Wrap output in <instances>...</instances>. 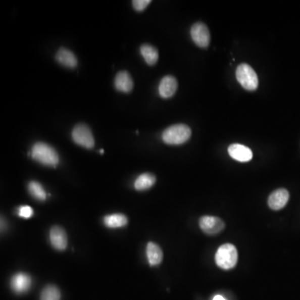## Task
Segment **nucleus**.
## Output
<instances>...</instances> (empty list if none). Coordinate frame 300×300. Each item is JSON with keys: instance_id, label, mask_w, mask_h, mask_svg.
<instances>
[{"instance_id": "obj_9", "label": "nucleus", "mask_w": 300, "mask_h": 300, "mask_svg": "<svg viewBox=\"0 0 300 300\" xmlns=\"http://www.w3.org/2000/svg\"><path fill=\"white\" fill-rule=\"evenodd\" d=\"M289 198V193L285 188H279L269 195L268 205L273 210H279L285 207Z\"/></svg>"}, {"instance_id": "obj_10", "label": "nucleus", "mask_w": 300, "mask_h": 300, "mask_svg": "<svg viewBox=\"0 0 300 300\" xmlns=\"http://www.w3.org/2000/svg\"><path fill=\"white\" fill-rule=\"evenodd\" d=\"M228 152L232 159L239 162H248L253 159L252 150L239 143L231 144L228 148Z\"/></svg>"}, {"instance_id": "obj_11", "label": "nucleus", "mask_w": 300, "mask_h": 300, "mask_svg": "<svg viewBox=\"0 0 300 300\" xmlns=\"http://www.w3.org/2000/svg\"><path fill=\"white\" fill-rule=\"evenodd\" d=\"M50 242L55 249L63 251L68 245V238L65 230L61 227H53L49 233Z\"/></svg>"}, {"instance_id": "obj_21", "label": "nucleus", "mask_w": 300, "mask_h": 300, "mask_svg": "<svg viewBox=\"0 0 300 300\" xmlns=\"http://www.w3.org/2000/svg\"><path fill=\"white\" fill-rule=\"evenodd\" d=\"M151 1L150 0H133L132 4H133V7L136 11L138 12H142L145 10L146 8L148 7Z\"/></svg>"}, {"instance_id": "obj_15", "label": "nucleus", "mask_w": 300, "mask_h": 300, "mask_svg": "<svg viewBox=\"0 0 300 300\" xmlns=\"http://www.w3.org/2000/svg\"><path fill=\"white\" fill-rule=\"evenodd\" d=\"M146 254H147L148 263L151 266H157L162 262V249L156 243L149 242L146 248Z\"/></svg>"}, {"instance_id": "obj_23", "label": "nucleus", "mask_w": 300, "mask_h": 300, "mask_svg": "<svg viewBox=\"0 0 300 300\" xmlns=\"http://www.w3.org/2000/svg\"><path fill=\"white\" fill-rule=\"evenodd\" d=\"M213 300H226L225 298L221 295H216L215 298H213Z\"/></svg>"}, {"instance_id": "obj_1", "label": "nucleus", "mask_w": 300, "mask_h": 300, "mask_svg": "<svg viewBox=\"0 0 300 300\" xmlns=\"http://www.w3.org/2000/svg\"><path fill=\"white\" fill-rule=\"evenodd\" d=\"M31 156L33 160L45 166L56 167L60 162L57 151L43 142H38L33 146Z\"/></svg>"}, {"instance_id": "obj_14", "label": "nucleus", "mask_w": 300, "mask_h": 300, "mask_svg": "<svg viewBox=\"0 0 300 300\" xmlns=\"http://www.w3.org/2000/svg\"><path fill=\"white\" fill-rule=\"evenodd\" d=\"M56 60L63 66L74 69L78 65V60L74 53L65 48H60L56 54Z\"/></svg>"}, {"instance_id": "obj_13", "label": "nucleus", "mask_w": 300, "mask_h": 300, "mask_svg": "<svg viewBox=\"0 0 300 300\" xmlns=\"http://www.w3.org/2000/svg\"><path fill=\"white\" fill-rule=\"evenodd\" d=\"M115 86L117 90L123 93H130L133 90V81L129 72L120 71L116 74Z\"/></svg>"}, {"instance_id": "obj_6", "label": "nucleus", "mask_w": 300, "mask_h": 300, "mask_svg": "<svg viewBox=\"0 0 300 300\" xmlns=\"http://www.w3.org/2000/svg\"><path fill=\"white\" fill-rule=\"evenodd\" d=\"M190 34L194 43L200 48H207L210 45V33L205 24L196 23L193 24L191 28Z\"/></svg>"}, {"instance_id": "obj_4", "label": "nucleus", "mask_w": 300, "mask_h": 300, "mask_svg": "<svg viewBox=\"0 0 300 300\" xmlns=\"http://www.w3.org/2000/svg\"><path fill=\"white\" fill-rule=\"evenodd\" d=\"M236 79L246 90L254 91L259 86V78L252 67L247 64H241L236 70Z\"/></svg>"}, {"instance_id": "obj_3", "label": "nucleus", "mask_w": 300, "mask_h": 300, "mask_svg": "<svg viewBox=\"0 0 300 300\" xmlns=\"http://www.w3.org/2000/svg\"><path fill=\"white\" fill-rule=\"evenodd\" d=\"M216 265L224 270L233 269L238 262V251L231 243L220 246L215 255Z\"/></svg>"}, {"instance_id": "obj_2", "label": "nucleus", "mask_w": 300, "mask_h": 300, "mask_svg": "<svg viewBox=\"0 0 300 300\" xmlns=\"http://www.w3.org/2000/svg\"><path fill=\"white\" fill-rule=\"evenodd\" d=\"M191 133L190 128L185 124H174L163 132V141L169 145H180L190 138Z\"/></svg>"}, {"instance_id": "obj_22", "label": "nucleus", "mask_w": 300, "mask_h": 300, "mask_svg": "<svg viewBox=\"0 0 300 300\" xmlns=\"http://www.w3.org/2000/svg\"><path fill=\"white\" fill-rule=\"evenodd\" d=\"M33 209L31 207H29L28 205H24L19 207V215L21 218H24V219H29L30 217L33 215Z\"/></svg>"}, {"instance_id": "obj_17", "label": "nucleus", "mask_w": 300, "mask_h": 300, "mask_svg": "<svg viewBox=\"0 0 300 300\" xmlns=\"http://www.w3.org/2000/svg\"><path fill=\"white\" fill-rule=\"evenodd\" d=\"M156 182L155 175L149 173L141 174L134 182V188L138 191L146 190L151 188Z\"/></svg>"}, {"instance_id": "obj_5", "label": "nucleus", "mask_w": 300, "mask_h": 300, "mask_svg": "<svg viewBox=\"0 0 300 300\" xmlns=\"http://www.w3.org/2000/svg\"><path fill=\"white\" fill-rule=\"evenodd\" d=\"M72 138L74 143L83 148H93L95 144L93 133L89 127L85 124H77L72 131Z\"/></svg>"}, {"instance_id": "obj_24", "label": "nucleus", "mask_w": 300, "mask_h": 300, "mask_svg": "<svg viewBox=\"0 0 300 300\" xmlns=\"http://www.w3.org/2000/svg\"><path fill=\"white\" fill-rule=\"evenodd\" d=\"M104 153H105V150L100 149V154H104Z\"/></svg>"}, {"instance_id": "obj_8", "label": "nucleus", "mask_w": 300, "mask_h": 300, "mask_svg": "<svg viewBox=\"0 0 300 300\" xmlns=\"http://www.w3.org/2000/svg\"><path fill=\"white\" fill-rule=\"evenodd\" d=\"M31 277L25 273L15 274L10 281V287L16 293H24L31 287Z\"/></svg>"}, {"instance_id": "obj_12", "label": "nucleus", "mask_w": 300, "mask_h": 300, "mask_svg": "<svg viewBox=\"0 0 300 300\" xmlns=\"http://www.w3.org/2000/svg\"><path fill=\"white\" fill-rule=\"evenodd\" d=\"M178 88V82L174 76L164 77L159 86V93L163 98H169L174 96Z\"/></svg>"}, {"instance_id": "obj_20", "label": "nucleus", "mask_w": 300, "mask_h": 300, "mask_svg": "<svg viewBox=\"0 0 300 300\" xmlns=\"http://www.w3.org/2000/svg\"><path fill=\"white\" fill-rule=\"evenodd\" d=\"M29 193L36 199L43 201L46 198V192L43 186L38 182L31 181L29 183Z\"/></svg>"}, {"instance_id": "obj_16", "label": "nucleus", "mask_w": 300, "mask_h": 300, "mask_svg": "<svg viewBox=\"0 0 300 300\" xmlns=\"http://www.w3.org/2000/svg\"><path fill=\"white\" fill-rule=\"evenodd\" d=\"M140 53L148 65H155L159 60V52L154 46L144 43L140 47Z\"/></svg>"}, {"instance_id": "obj_7", "label": "nucleus", "mask_w": 300, "mask_h": 300, "mask_svg": "<svg viewBox=\"0 0 300 300\" xmlns=\"http://www.w3.org/2000/svg\"><path fill=\"white\" fill-rule=\"evenodd\" d=\"M199 227L204 233L215 235L224 229L225 224L219 217L203 216L199 219Z\"/></svg>"}, {"instance_id": "obj_19", "label": "nucleus", "mask_w": 300, "mask_h": 300, "mask_svg": "<svg viewBox=\"0 0 300 300\" xmlns=\"http://www.w3.org/2000/svg\"><path fill=\"white\" fill-rule=\"evenodd\" d=\"M61 293L55 285L46 286L41 293L40 300H60Z\"/></svg>"}, {"instance_id": "obj_18", "label": "nucleus", "mask_w": 300, "mask_h": 300, "mask_svg": "<svg viewBox=\"0 0 300 300\" xmlns=\"http://www.w3.org/2000/svg\"><path fill=\"white\" fill-rule=\"evenodd\" d=\"M104 223L109 228H121L128 224V219L122 214H115L105 217Z\"/></svg>"}]
</instances>
